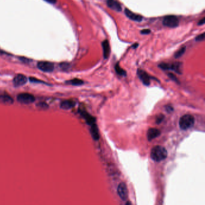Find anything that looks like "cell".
Returning a JSON list of instances; mask_svg holds the SVG:
<instances>
[{
  "mask_svg": "<svg viewBox=\"0 0 205 205\" xmlns=\"http://www.w3.org/2000/svg\"><path fill=\"white\" fill-rule=\"evenodd\" d=\"M125 205H132V203H131V201H128L127 202H126V204Z\"/></svg>",
  "mask_w": 205,
  "mask_h": 205,
  "instance_id": "30",
  "label": "cell"
},
{
  "mask_svg": "<svg viewBox=\"0 0 205 205\" xmlns=\"http://www.w3.org/2000/svg\"><path fill=\"white\" fill-rule=\"evenodd\" d=\"M166 110H167L168 113H170V112H171L173 110V107H172L171 106H167L166 107Z\"/></svg>",
  "mask_w": 205,
  "mask_h": 205,
  "instance_id": "28",
  "label": "cell"
},
{
  "mask_svg": "<svg viewBox=\"0 0 205 205\" xmlns=\"http://www.w3.org/2000/svg\"><path fill=\"white\" fill-rule=\"evenodd\" d=\"M137 75L144 85L149 86L150 83V77L149 75L144 70L138 69L137 71Z\"/></svg>",
  "mask_w": 205,
  "mask_h": 205,
  "instance_id": "7",
  "label": "cell"
},
{
  "mask_svg": "<svg viewBox=\"0 0 205 205\" xmlns=\"http://www.w3.org/2000/svg\"><path fill=\"white\" fill-rule=\"evenodd\" d=\"M27 82V79L26 76L20 74L16 76L14 79V85L17 87L23 86Z\"/></svg>",
  "mask_w": 205,
  "mask_h": 205,
  "instance_id": "8",
  "label": "cell"
},
{
  "mask_svg": "<svg viewBox=\"0 0 205 205\" xmlns=\"http://www.w3.org/2000/svg\"><path fill=\"white\" fill-rule=\"evenodd\" d=\"M138 46V44H137V43H136V44H135V45H134L133 46H132V47L134 48H136L137 46Z\"/></svg>",
  "mask_w": 205,
  "mask_h": 205,
  "instance_id": "31",
  "label": "cell"
},
{
  "mask_svg": "<svg viewBox=\"0 0 205 205\" xmlns=\"http://www.w3.org/2000/svg\"><path fill=\"white\" fill-rule=\"evenodd\" d=\"M38 67L44 72H52L54 69V66L52 63L41 61L38 64Z\"/></svg>",
  "mask_w": 205,
  "mask_h": 205,
  "instance_id": "6",
  "label": "cell"
},
{
  "mask_svg": "<svg viewBox=\"0 0 205 205\" xmlns=\"http://www.w3.org/2000/svg\"><path fill=\"white\" fill-rule=\"evenodd\" d=\"M168 77H169L171 80H173V81H174V82H177V83H179V81H178L177 77H176L174 74L171 73H169L168 74Z\"/></svg>",
  "mask_w": 205,
  "mask_h": 205,
  "instance_id": "24",
  "label": "cell"
},
{
  "mask_svg": "<svg viewBox=\"0 0 205 205\" xmlns=\"http://www.w3.org/2000/svg\"><path fill=\"white\" fill-rule=\"evenodd\" d=\"M181 63L179 62L174 63L171 64H169V70H173L178 74H181Z\"/></svg>",
  "mask_w": 205,
  "mask_h": 205,
  "instance_id": "17",
  "label": "cell"
},
{
  "mask_svg": "<svg viewBox=\"0 0 205 205\" xmlns=\"http://www.w3.org/2000/svg\"><path fill=\"white\" fill-rule=\"evenodd\" d=\"M107 6L111 9L117 12H120L122 10V6L116 0H107Z\"/></svg>",
  "mask_w": 205,
  "mask_h": 205,
  "instance_id": "11",
  "label": "cell"
},
{
  "mask_svg": "<svg viewBox=\"0 0 205 205\" xmlns=\"http://www.w3.org/2000/svg\"><path fill=\"white\" fill-rule=\"evenodd\" d=\"M125 13L128 18H129L130 19H131L134 21L141 22L143 19V17L141 15H137V14L132 12L131 11H130L128 9H126L125 10Z\"/></svg>",
  "mask_w": 205,
  "mask_h": 205,
  "instance_id": "10",
  "label": "cell"
},
{
  "mask_svg": "<svg viewBox=\"0 0 205 205\" xmlns=\"http://www.w3.org/2000/svg\"><path fill=\"white\" fill-rule=\"evenodd\" d=\"M179 19L175 16H167L164 18L163 25L168 28H176L179 25Z\"/></svg>",
  "mask_w": 205,
  "mask_h": 205,
  "instance_id": "3",
  "label": "cell"
},
{
  "mask_svg": "<svg viewBox=\"0 0 205 205\" xmlns=\"http://www.w3.org/2000/svg\"><path fill=\"white\" fill-rule=\"evenodd\" d=\"M167 157V149L162 146H155L150 152L151 158L156 162H160L165 160Z\"/></svg>",
  "mask_w": 205,
  "mask_h": 205,
  "instance_id": "1",
  "label": "cell"
},
{
  "mask_svg": "<svg viewBox=\"0 0 205 205\" xmlns=\"http://www.w3.org/2000/svg\"><path fill=\"white\" fill-rule=\"evenodd\" d=\"M80 113H81V115H82V116L86 119L87 123L89 125H92L93 124H95V121H96V119L95 118L91 116L87 112H86V110H80Z\"/></svg>",
  "mask_w": 205,
  "mask_h": 205,
  "instance_id": "12",
  "label": "cell"
},
{
  "mask_svg": "<svg viewBox=\"0 0 205 205\" xmlns=\"http://www.w3.org/2000/svg\"><path fill=\"white\" fill-rule=\"evenodd\" d=\"M164 119V116L162 114H160L159 115L157 116L156 119V123L159 124L161 122H162V121H163V119Z\"/></svg>",
  "mask_w": 205,
  "mask_h": 205,
  "instance_id": "21",
  "label": "cell"
},
{
  "mask_svg": "<svg viewBox=\"0 0 205 205\" xmlns=\"http://www.w3.org/2000/svg\"><path fill=\"white\" fill-rule=\"evenodd\" d=\"M90 133L93 137V139L95 140H98L99 139V129L98 128L97 125L95 123L91 125L90 127Z\"/></svg>",
  "mask_w": 205,
  "mask_h": 205,
  "instance_id": "15",
  "label": "cell"
},
{
  "mask_svg": "<svg viewBox=\"0 0 205 205\" xmlns=\"http://www.w3.org/2000/svg\"><path fill=\"white\" fill-rule=\"evenodd\" d=\"M37 106L39 108H41V109H48V105L45 103V102H41V103H39Z\"/></svg>",
  "mask_w": 205,
  "mask_h": 205,
  "instance_id": "23",
  "label": "cell"
},
{
  "mask_svg": "<svg viewBox=\"0 0 205 205\" xmlns=\"http://www.w3.org/2000/svg\"><path fill=\"white\" fill-rule=\"evenodd\" d=\"M195 123V119L193 116L187 114L182 116L179 121V125L182 130H186L191 128Z\"/></svg>",
  "mask_w": 205,
  "mask_h": 205,
  "instance_id": "2",
  "label": "cell"
},
{
  "mask_svg": "<svg viewBox=\"0 0 205 205\" xmlns=\"http://www.w3.org/2000/svg\"><path fill=\"white\" fill-rule=\"evenodd\" d=\"M102 46L103 49L104 58L105 59H107L109 57L110 54V47L108 41L107 40H104L102 43Z\"/></svg>",
  "mask_w": 205,
  "mask_h": 205,
  "instance_id": "13",
  "label": "cell"
},
{
  "mask_svg": "<svg viewBox=\"0 0 205 205\" xmlns=\"http://www.w3.org/2000/svg\"><path fill=\"white\" fill-rule=\"evenodd\" d=\"M117 194L122 200H126L128 197V189L125 182H120L117 188Z\"/></svg>",
  "mask_w": 205,
  "mask_h": 205,
  "instance_id": "5",
  "label": "cell"
},
{
  "mask_svg": "<svg viewBox=\"0 0 205 205\" xmlns=\"http://www.w3.org/2000/svg\"><path fill=\"white\" fill-rule=\"evenodd\" d=\"M75 105V103L72 100H65L60 104V108L65 110H68L74 107Z\"/></svg>",
  "mask_w": 205,
  "mask_h": 205,
  "instance_id": "16",
  "label": "cell"
},
{
  "mask_svg": "<svg viewBox=\"0 0 205 205\" xmlns=\"http://www.w3.org/2000/svg\"><path fill=\"white\" fill-rule=\"evenodd\" d=\"M159 67L162 70H169V64L167 63H161L159 65Z\"/></svg>",
  "mask_w": 205,
  "mask_h": 205,
  "instance_id": "22",
  "label": "cell"
},
{
  "mask_svg": "<svg viewBox=\"0 0 205 205\" xmlns=\"http://www.w3.org/2000/svg\"><path fill=\"white\" fill-rule=\"evenodd\" d=\"M150 30H148V29H145V30H143L141 31V33L142 34H150Z\"/></svg>",
  "mask_w": 205,
  "mask_h": 205,
  "instance_id": "26",
  "label": "cell"
},
{
  "mask_svg": "<svg viewBox=\"0 0 205 205\" xmlns=\"http://www.w3.org/2000/svg\"><path fill=\"white\" fill-rule=\"evenodd\" d=\"M115 70H116V73L119 75H120V76H126V71L120 67V65H119V63H117L116 64V66H115Z\"/></svg>",
  "mask_w": 205,
  "mask_h": 205,
  "instance_id": "18",
  "label": "cell"
},
{
  "mask_svg": "<svg viewBox=\"0 0 205 205\" xmlns=\"http://www.w3.org/2000/svg\"><path fill=\"white\" fill-rule=\"evenodd\" d=\"M204 22H205V18H203V19H201L198 22V25H203V24H204Z\"/></svg>",
  "mask_w": 205,
  "mask_h": 205,
  "instance_id": "27",
  "label": "cell"
},
{
  "mask_svg": "<svg viewBox=\"0 0 205 205\" xmlns=\"http://www.w3.org/2000/svg\"><path fill=\"white\" fill-rule=\"evenodd\" d=\"M204 39V33H202L201 34L198 36L196 38H195V40L197 42H200V41H203Z\"/></svg>",
  "mask_w": 205,
  "mask_h": 205,
  "instance_id": "25",
  "label": "cell"
},
{
  "mask_svg": "<svg viewBox=\"0 0 205 205\" xmlns=\"http://www.w3.org/2000/svg\"><path fill=\"white\" fill-rule=\"evenodd\" d=\"M14 102V99L8 95H0V104L5 105H11Z\"/></svg>",
  "mask_w": 205,
  "mask_h": 205,
  "instance_id": "14",
  "label": "cell"
},
{
  "mask_svg": "<svg viewBox=\"0 0 205 205\" xmlns=\"http://www.w3.org/2000/svg\"><path fill=\"white\" fill-rule=\"evenodd\" d=\"M186 51V48L183 47L181 49H180L178 51H177L175 54H174V58H179L180 57H181L185 53Z\"/></svg>",
  "mask_w": 205,
  "mask_h": 205,
  "instance_id": "20",
  "label": "cell"
},
{
  "mask_svg": "<svg viewBox=\"0 0 205 205\" xmlns=\"http://www.w3.org/2000/svg\"><path fill=\"white\" fill-rule=\"evenodd\" d=\"M45 1H47L48 3H51V4H56V2H57V0H45Z\"/></svg>",
  "mask_w": 205,
  "mask_h": 205,
  "instance_id": "29",
  "label": "cell"
},
{
  "mask_svg": "<svg viewBox=\"0 0 205 205\" xmlns=\"http://www.w3.org/2000/svg\"><path fill=\"white\" fill-rule=\"evenodd\" d=\"M66 83L68 84H71V85H74V86H79V85H81L83 84H84V82L81 80V79H74L72 80H71V81H67Z\"/></svg>",
  "mask_w": 205,
  "mask_h": 205,
  "instance_id": "19",
  "label": "cell"
},
{
  "mask_svg": "<svg viewBox=\"0 0 205 205\" xmlns=\"http://www.w3.org/2000/svg\"><path fill=\"white\" fill-rule=\"evenodd\" d=\"M17 100L20 103L29 104L33 103L35 101V97L32 94L29 93H23L18 95Z\"/></svg>",
  "mask_w": 205,
  "mask_h": 205,
  "instance_id": "4",
  "label": "cell"
},
{
  "mask_svg": "<svg viewBox=\"0 0 205 205\" xmlns=\"http://www.w3.org/2000/svg\"><path fill=\"white\" fill-rule=\"evenodd\" d=\"M161 134L160 131L155 128H151L148 130L147 133V137L149 141H151L152 140L158 137Z\"/></svg>",
  "mask_w": 205,
  "mask_h": 205,
  "instance_id": "9",
  "label": "cell"
}]
</instances>
